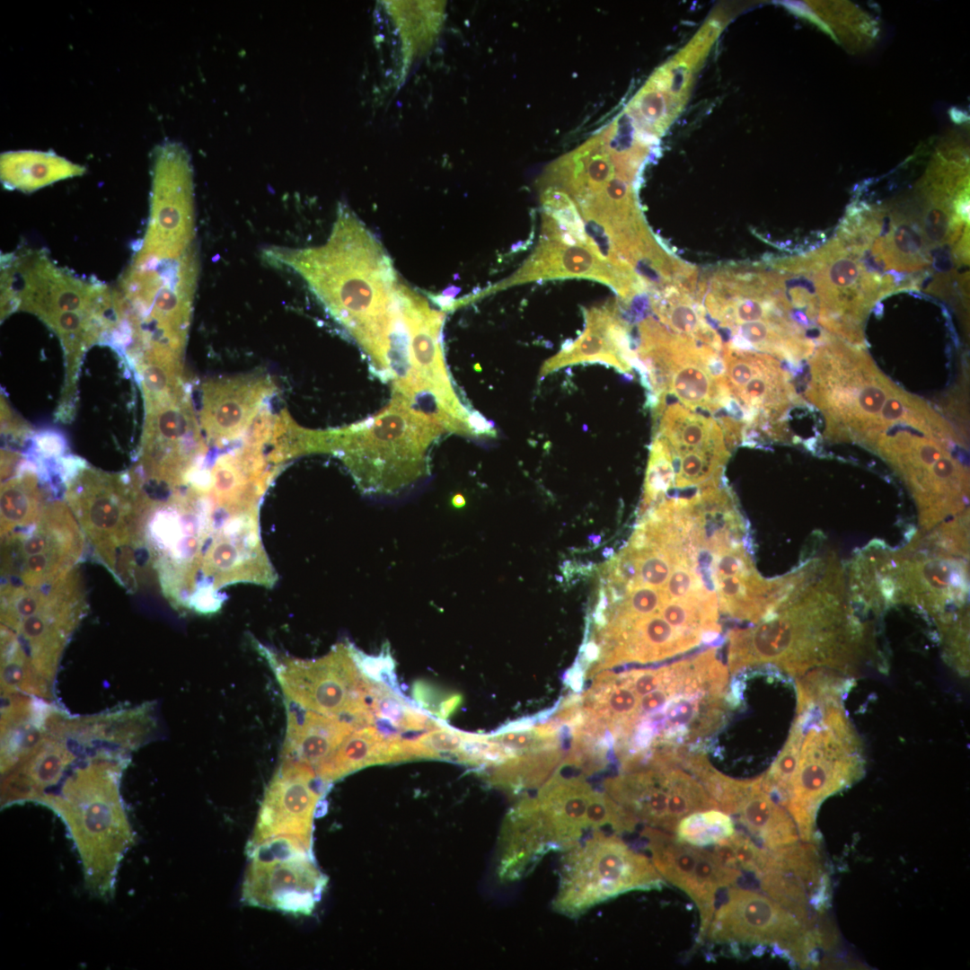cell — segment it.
<instances>
[{"instance_id": "ab89813d", "label": "cell", "mask_w": 970, "mask_h": 970, "mask_svg": "<svg viewBox=\"0 0 970 970\" xmlns=\"http://www.w3.org/2000/svg\"><path fill=\"white\" fill-rule=\"evenodd\" d=\"M588 539L595 545H598V543L601 542V537L595 534L590 535Z\"/></svg>"}, {"instance_id": "52a82bcc", "label": "cell", "mask_w": 970, "mask_h": 970, "mask_svg": "<svg viewBox=\"0 0 970 970\" xmlns=\"http://www.w3.org/2000/svg\"><path fill=\"white\" fill-rule=\"evenodd\" d=\"M844 692L816 697L807 715L796 772L784 807L803 842L815 840L817 810L828 797L857 782L865 772L860 739L842 703Z\"/></svg>"}, {"instance_id": "ba28073f", "label": "cell", "mask_w": 970, "mask_h": 970, "mask_svg": "<svg viewBox=\"0 0 970 970\" xmlns=\"http://www.w3.org/2000/svg\"><path fill=\"white\" fill-rule=\"evenodd\" d=\"M445 428L434 417L393 394L373 417L330 431V451L375 487L402 483L425 467L427 453Z\"/></svg>"}, {"instance_id": "5b68a950", "label": "cell", "mask_w": 970, "mask_h": 970, "mask_svg": "<svg viewBox=\"0 0 970 970\" xmlns=\"http://www.w3.org/2000/svg\"><path fill=\"white\" fill-rule=\"evenodd\" d=\"M642 160L589 142L551 167L549 186L570 198L587 242L601 252L629 251L650 235L631 184Z\"/></svg>"}, {"instance_id": "60d3db41", "label": "cell", "mask_w": 970, "mask_h": 970, "mask_svg": "<svg viewBox=\"0 0 970 970\" xmlns=\"http://www.w3.org/2000/svg\"><path fill=\"white\" fill-rule=\"evenodd\" d=\"M613 554V549H611V548H605V549H604V550L603 551V555H604V557H606V558H608V557L612 556Z\"/></svg>"}, {"instance_id": "d6a6232c", "label": "cell", "mask_w": 970, "mask_h": 970, "mask_svg": "<svg viewBox=\"0 0 970 970\" xmlns=\"http://www.w3.org/2000/svg\"><path fill=\"white\" fill-rule=\"evenodd\" d=\"M741 870L722 863L709 850L701 848L692 885L686 893L695 903L700 913L698 940L706 938L714 911L715 895L722 887H729L742 876Z\"/></svg>"}, {"instance_id": "4fadbf2b", "label": "cell", "mask_w": 970, "mask_h": 970, "mask_svg": "<svg viewBox=\"0 0 970 970\" xmlns=\"http://www.w3.org/2000/svg\"><path fill=\"white\" fill-rule=\"evenodd\" d=\"M663 879L647 856L614 834L594 831L566 850L553 908L576 917L630 891L660 889Z\"/></svg>"}, {"instance_id": "836d02e7", "label": "cell", "mask_w": 970, "mask_h": 970, "mask_svg": "<svg viewBox=\"0 0 970 970\" xmlns=\"http://www.w3.org/2000/svg\"><path fill=\"white\" fill-rule=\"evenodd\" d=\"M659 766L664 770L668 791L665 831L674 833L677 824L692 813L710 809L719 810L718 803L689 771L679 764Z\"/></svg>"}, {"instance_id": "9c48e42d", "label": "cell", "mask_w": 970, "mask_h": 970, "mask_svg": "<svg viewBox=\"0 0 970 970\" xmlns=\"http://www.w3.org/2000/svg\"><path fill=\"white\" fill-rule=\"evenodd\" d=\"M638 335V371L652 409L671 395L692 410L712 415L725 410L728 416L732 414L734 401L719 352L670 331L653 317L640 322Z\"/></svg>"}, {"instance_id": "e0dca14e", "label": "cell", "mask_w": 970, "mask_h": 970, "mask_svg": "<svg viewBox=\"0 0 970 970\" xmlns=\"http://www.w3.org/2000/svg\"><path fill=\"white\" fill-rule=\"evenodd\" d=\"M272 668L287 701L321 714L344 719L356 728L375 725L372 681L366 679L351 653L338 648L313 661L282 659Z\"/></svg>"}, {"instance_id": "f35d334b", "label": "cell", "mask_w": 970, "mask_h": 970, "mask_svg": "<svg viewBox=\"0 0 970 970\" xmlns=\"http://www.w3.org/2000/svg\"><path fill=\"white\" fill-rule=\"evenodd\" d=\"M730 858V865L754 873L756 877L763 871L769 850L759 847L748 836L741 832H735L725 839Z\"/></svg>"}, {"instance_id": "d6986e66", "label": "cell", "mask_w": 970, "mask_h": 970, "mask_svg": "<svg viewBox=\"0 0 970 970\" xmlns=\"http://www.w3.org/2000/svg\"><path fill=\"white\" fill-rule=\"evenodd\" d=\"M715 943L769 945L802 966L816 962L820 934L757 891L730 887L714 911L706 938ZM779 953V954H780Z\"/></svg>"}, {"instance_id": "8992f818", "label": "cell", "mask_w": 970, "mask_h": 970, "mask_svg": "<svg viewBox=\"0 0 970 970\" xmlns=\"http://www.w3.org/2000/svg\"><path fill=\"white\" fill-rule=\"evenodd\" d=\"M65 498L95 559L124 588H138L149 562L142 533L147 495L135 473H110L73 463Z\"/></svg>"}, {"instance_id": "4316f807", "label": "cell", "mask_w": 970, "mask_h": 970, "mask_svg": "<svg viewBox=\"0 0 970 970\" xmlns=\"http://www.w3.org/2000/svg\"><path fill=\"white\" fill-rule=\"evenodd\" d=\"M403 761L402 737L370 725L353 730L314 771L328 784L368 765Z\"/></svg>"}, {"instance_id": "74e56055", "label": "cell", "mask_w": 970, "mask_h": 970, "mask_svg": "<svg viewBox=\"0 0 970 970\" xmlns=\"http://www.w3.org/2000/svg\"><path fill=\"white\" fill-rule=\"evenodd\" d=\"M494 742L516 754L558 746L556 728L544 725L535 728H505L489 735Z\"/></svg>"}, {"instance_id": "44dd1931", "label": "cell", "mask_w": 970, "mask_h": 970, "mask_svg": "<svg viewBox=\"0 0 970 970\" xmlns=\"http://www.w3.org/2000/svg\"><path fill=\"white\" fill-rule=\"evenodd\" d=\"M314 769L282 759L268 786L247 845L275 837H290L312 847L313 824L322 791Z\"/></svg>"}, {"instance_id": "ffe728a7", "label": "cell", "mask_w": 970, "mask_h": 970, "mask_svg": "<svg viewBox=\"0 0 970 970\" xmlns=\"http://www.w3.org/2000/svg\"><path fill=\"white\" fill-rule=\"evenodd\" d=\"M654 410L656 435L672 457L673 489L694 493L719 485L729 446L719 421L678 401H663Z\"/></svg>"}, {"instance_id": "9a60e30c", "label": "cell", "mask_w": 970, "mask_h": 970, "mask_svg": "<svg viewBox=\"0 0 970 970\" xmlns=\"http://www.w3.org/2000/svg\"><path fill=\"white\" fill-rule=\"evenodd\" d=\"M195 238L193 174L187 150L167 142L153 154L150 211L145 236L131 263L179 259Z\"/></svg>"}, {"instance_id": "f546056e", "label": "cell", "mask_w": 970, "mask_h": 970, "mask_svg": "<svg viewBox=\"0 0 970 970\" xmlns=\"http://www.w3.org/2000/svg\"><path fill=\"white\" fill-rule=\"evenodd\" d=\"M20 465L1 484V537L35 523L48 503L37 471Z\"/></svg>"}, {"instance_id": "484cf974", "label": "cell", "mask_w": 970, "mask_h": 970, "mask_svg": "<svg viewBox=\"0 0 970 970\" xmlns=\"http://www.w3.org/2000/svg\"><path fill=\"white\" fill-rule=\"evenodd\" d=\"M287 729L282 759L315 769L355 729L349 721L303 709L286 700Z\"/></svg>"}, {"instance_id": "d590c367", "label": "cell", "mask_w": 970, "mask_h": 970, "mask_svg": "<svg viewBox=\"0 0 970 970\" xmlns=\"http://www.w3.org/2000/svg\"><path fill=\"white\" fill-rule=\"evenodd\" d=\"M757 878L762 890L770 898L790 912L803 924L813 927L809 895L798 880L774 869H766Z\"/></svg>"}, {"instance_id": "7c38bea8", "label": "cell", "mask_w": 970, "mask_h": 970, "mask_svg": "<svg viewBox=\"0 0 970 970\" xmlns=\"http://www.w3.org/2000/svg\"><path fill=\"white\" fill-rule=\"evenodd\" d=\"M399 295L409 344V374L400 392H393L428 412L446 431L482 436L489 423L463 405L447 372L441 340L444 315L430 308L419 295L400 283Z\"/></svg>"}, {"instance_id": "603a6c76", "label": "cell", "mask_w": 970, "mask_h": 970, "mask_svg": "<svg viewBox=\"0 0 970 970\" xmlns=\"http://www.w3.org/2000/svg\"><path fill=\"white\" fill-rule=\"evenodd\" d=\"M273 389L269 379L256 375L205 383L200 422L207 438L219 444L242 435Z\"/></svg>"}, {"instance_id": "277c9868", "label": "cell", "mask_w": 970, "mask_h": 970, "mask_svg": "<svg viewBox=\"0 0 970 970\" xmlns=\"http://www.w3.org/2000/svg\"><path fill=\"white\" fill-rule=\"evenodd\" d=\"M15 311L38 316L58 337L66 375L75 378L85 352L116 325L113 292L74 276L40 251L5 256L1 318Z\"/></svg>"}, {"instance_id": "7402d4cb", "label": "cell", "mask_w": 970, "mask_h": 970, "mask_svg": "<svg viewBox=\"0 0 970 970\" xmlns=\"http://www.w3.org/2000/svg\"><path fill=\"white\" fill-rule=\"evenodd\" d=\"M563 278L597 280L610 286L623 300L640 291L634 280L604 260L588 244L542 237L522 267L495 286L491 292L531 281Z\"/></svg>"}, {"instance_id": "2e32d148", "label": "cell", "mask_w": 970, "mask_h": 970, "mask_svg": "<svg viewBox=\"0 0 970 970\" xmlns=\"http://www.w3.org/2000/svg\"><path fill=\"white\" fill-rule=\"evenodd\" d=\"M84 546L66 501H48L35 523L1 537V585L53 582L77 567Z\"/></svg>"}, {"instance_id": "3957f363", "label": "cell", "mask_w": 970, "mask_h": 970, "mask_svg": "<svg viewBox=\"0 0 970 970\" xmlns=\"http://www.w3.org/2000/svg\"><path fill=\"white\" fill-rule=\"evenodd\" d=\"M807 360L805 396L822 413L824 436L831 441L871 450L890 428L910 426L960 442L928 402L898 387L860 347L826 333Z\"/></svg>"}, {"instance_id": "4dcf8cb0", "label": "cell", "mask_w": 970, "mask_h": 970, "mask_svg": "<svg viewBox=\"0 0 970 970\" xmlns=\"http://www.w3.org/2000/svg\"><path fill=\"white\" fill-rule=\"evenodd\" d=\"M647 840L651 861L661 877L687 893L694 876L701 848L681 842L669 832L646 826L641 833Z\"/></svg>"}, {"instance_id": "cb8c5ba5", "label": "cell", "mask_w": 970, "mask_h": 970, "mask_svg": "<svg viewBox=\"0 0 970 970\" xmlns=\"http://www.w3.org/2000/svg\"><path fill=\"white\" fill-rule=\"evenodd\" d=\"M586 329L582 335L542 366L540 375L545 376L566 366L578 363H602L621 373L630 374L638 358L632 349L630 327L621 317L616 304L585 311Z\"/></svg>"}, {"instance_id": "30bf717a", "label": "cell", "mask_w": 970, "mask_h": 970, "mask_svg": "<svg viewBox=\"0 0 970 970\" xmlns=\"http://www.w3.org/2000/svg\"><path fill=\"white\" fill-rule=\"evenodd\" d=\"M862 254L837 237L806 256L795 257L816 304V322L826 333L863 347V324L872 306L895 291L891 276L871 269Z\"/></svg>"}, {"instance_id": "6da1fadb", "label": "cell", "mask_w": 970, "mask_h": 970, "mask_svg": "<svg viewBox=\"0 0 970 970\" xmlns=\"http://www.w3.org/2000/svg\"><path fill=\"white\" fill-rule=\"evenodd\" d=\"M264 260L299 275L357 341L383 379L389 377L392 344L401 319L399 282L379 243L345 206L326 243L313 248L271 246Z\"/></svg>"}, {"instance_id": "1f68e13d", "label": "cell", "mask_w": 970, "mask_h": 970, "mask_svg": "<svg viewBox=\"0 0 970 970\" xmlns=\"http://www.w3.org/2000/svg\"><path fill=\"white\" fill-rule=\"evenodd\" d=\"M563 762V754L558 746L519 754L496 765L490 781L513 791L539 787Z\"/></svg>"}, {"instance_id": "f1b7e54d", "label": "cell", "mask_w": 970, "mask_h": 970, "mask_svg": "<svg viewBox=\"0 0 970 970\" xmlns=\"http://www.w3.org/2000/svg\"><path fill=\"white\" fill-rule=\"evenodd\" d=\"M1 181L8 190L33 192L57 181L81 176L85 169L54 153L12 151L1 154Z\"/></svg>"}, {"instance_id": "ac0fdd59", "label": "cell", "mask_w": 970, "mask_h": 970, "mask_svg": "<svg viewBox=\"0 0 970 970\" xmlns=\"http://www.w3.org/2000/svg\"><path fill=\"white\" fill-rule=\"evenodd\" d=\"M721 353L726 384L745 427L744 443L756 436L789 440V412L800 400L789 372L764 353L728 343H722Z\"/></svg>"}, {"instance_id": "e575fe53", "label": "cell", "mask_w": 970, "mask_h": 970, "mask_svg": "<svg viewBox=\"0 0 970 970\" xmlns=\"http://www.w3.org/2000/svg\"><path fill=\"white\" fill-rule=\"evenodd\" d=\"M735 830L732 818L728 814L710 809L695 812L683 817L676 825L675 836L687 844L704 847L718 843L731 836Z\"/></svg>"}, {"instance_id": "8d00e7d4", "label": "cell", "mask_w": 970, "mask_h": 970, "mask_svg": "<svg viewBox=\"0 0 970 970\" xmlns=\"http://www.w3.org/2000/svg\"><path fill=\"white\" fill-rule=\"evenodd\" d=\"M674 472L670 451L656 435L650 446L640 513L666 498L673 489Z\"/></svg>"}, {"instance_id": "8fae6325", "label": "cell", "mask_w": 970, "mask_h": 970, "mask_svg": "<svg viewBox=\"0 0 970 970\" xmlns=\"http://www.w3.org/2000/svg\"><path fill=\"white\" fill-rule=\"evenodd\" d=\"M953 444L957 445L913 427L895 426L880 435L871 449L908 487L924 530L966 511L969 475L951 453Z\"/></svg>"}, {"instance_id": "83f0119b", "label": "cell", "mask_w": 970, "mask_h": 970, "mask_svg": "<svg viewBox=\"0 0 970 970\" xmlns=\"http://www.w3.org/2000/svg\"><path fill=\"white\" fill-rule=\"evenodd\" d=\"M762 777L752 779L736 813L740 824L764 848L774 850L798 841L794 820L761 785Z\"/></svg>"}, {"instance_id": "d4e9b609", "label": "cell", "mask_w": 970, "mask_h": 970, "mask_svg": "<svg viewBox=\"0 0 970 970\" xmlns=\"http://www.w3.org/2000/svg\"><path fill=\"white\" fill-rule=\"evenodd\" d=\"M595 790L580 778L555 772L533 798L537 817L551 851H566L592 830L588 806Z\"/></svg>"}, {"instance_id": "5bb4252c", "label": "cell", "mask_w": 970, "mask_h": 970, "mask_svg": "<svg viewBox=\"0 0 970 970\" xmlns=\"http://www.w3.org/2000/svg\"><path fill=\"white\" fill-rule=\"evenodd\" d=\"M246 852L244 904L295 916L312 913L327 878L316 867L311 846L295 838L275 837L247 845Z\"/></svg>"}, {"instance_id": "7a4b0ae2", "label": "cell", "mask_w": 970, "mask_h": 970, "mask_svg": "<svg viewBox=\"0 0 970 970\" xmlns=\"http://www.w3.org/2000/svg\"><path fill=\"white\" fill-rule=\"evenodd\" d=\"M796 590L777 610L728 634L732 675L770 664L794 677L816 670L852 673L865 644L864 627L848 609L841 574L827 567L816 584Z\"/></svg>"}]
</instances>
